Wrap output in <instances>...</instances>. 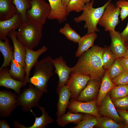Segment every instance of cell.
<instances>
[{
	"label": "cell",
	"mask_w": 128,
	"mask_h": 128,
	"mask_svg": "<svg viewBox=\"0 0 128 128\" xmlns=\"http://www.w3.org/2000/svg\"><path fill=\"white\" fill-rule=\"evenodd\" d=\"M103 48L94 46L79 57L75 65L71 68V73L89 76L91 79L101 81L105 72L103 68Z\"/></svg>",
	"instance_id": "1"
},
{
	"label": "cell",
	"mask_w": 128,
	"mask_h": 128,
	"mask_svg": "<svg viewBox=\"0 0 128 128\" xmlns=\"http://www.w3.org/2000/svg\"><path fill=\"white\" fill-rule=\"evenodd\" d=\"M43 25L30 20L23 23L16 31L17 39L27 48L33 50L41 39Z\"/></svg>",
	"instance_id": "2"
},
{
	"label": "cell",
	"mask_w": 128,
	"mask_h": 128,
	"mask_svg": "<svg viewBox=\"0 0 128 128\" xmlns=\"http://www.w3.org/2000/svg\"><path fill=\"white\" fill-rule=\"evenodd\" d=\"M53 59L48 56L38 61L34 66L33 75L29 78L28 82L44 92H48V82L53 74Z\"/></svg>",
	"instance_id": "3"
},
{
	"label": "cell",
	"mask_w": 128,
	"mask_h": 128,
	"mask_svg": "<svg viewBox=\"0 0 128 128\" xmlns=\"http://www.w3.org/2000/svg\"><path fill=\"white\" fill-rule=\"evenodd\" d=\"M112 0H109L101 7L94 8L93 7L94 0H92L86 4L82 13L80 16L74 18V21L77 23L85 21L84 27L87 29V34L99 32L97 27V25L107 5Z\"/></svg>",
	"instance_id": "4"
},
{
	"label": "cell",
	"mask_w": 128,
	"mask_h": 128,
	"mask_svg": "<svg viewBox=\"0 0 128 128\" xmlns=\"http://www.w3.org/2000/svg\"><path fill=\"white\" fill-rule=\"evenodd\" d=\"M44 93L30 84L27 88L25 89L22 93L18 95L17 105L21 107L23 111L28 112L33 107H38L39 101Z\"/></svg>",
	"instance_id": "5"
},
{
	"label": "cell",
	"mask_w": 128,
	"mask_h": 128,
	"mask_svg": "<svg viewBox=\"0 0 128 128\" xmlns=\"http://www.w3.org/2000/svg\"><path fill=\"white\" fill-rule=\"evenodd\" d=\"M51 11L49 4L44 0H31V7L26 12L28 20L45 24Z\"/></svg>",
	"instance_id": "6"
},
{
	"label": "cell",
	"mask_w": 128,
	"mask_h": 128,
	"mask_svg": "<svg viewBox=\"0 0 128 128\" xmlns=\"http://www.w3.org/2000/svg\"><path fill=\"white\" fill-rule=\"evenodd\" d=\"M120 9L110 2L107 5L98 24L104 27L105 32L115 30L119 23Z\"/></svg>",
	"instance_id": "7"
},
{
	"label": "cell",
	"mask_w": 128,
	"mask_h": 128,
	"mask_svg": "<svg viewBox=\"0 0 128 128\" xmlns=\"http://www.w3.org/2000/svg\"><path fill=\"white\" fill-rule=\"evenodd\" d=\"M91 79L89 76L78 73H71L66 85L71 93V98L76 100Z\"/></svg>",
	"instance_id": "8"
},
{
	"label": "cell",
	"mask_w": 128,
	"mask_h": 128,
	"mask_svg": "<svg viewBox=\"0 0 128 128\" xmlns=\"http://www.w3.org/2000/svg\"><path fill=\"white\" fill-rule=\"evenodd\" d=\"M67 108L74 113L88 114L98 118L101 116L96 105V99L87 102L81 101L71 99Z\"/></svg>",
	"instance_id": "9"
},
{
	"label": "cell",
	"mask_w": 128,
	"mask_h": 128,
	"mask_svg": "<svg viewBox=\"0 0 128 128\" xmlns=\"http://www.w3.org/2000/svg\"><path fill=\"white\" fill-rule=\"evenodd\" d=\"M17 96L14 93L4 90L0 91V114L2 117L10 115L17 106Z\"/></svg>",
	"instance_id": "10"
},
{
	"label": "cell",
	"mask_w": 128,
	"mask_h": 128,
	"mask_svg": "<svg viewBox=\"0 0 128 128\" xmlns=\"http://www.w3.org/2000/svg\"><path fill=\"white\" fill-rule=\"evenodd\" d=\"M55 72L59 78L57 87L63 86L67 83L71 73V68L67 65L63 58L60 56L53 59Z\"/></svg>",
	"instance_id": "11"
},
{
	"label": "cell",
	"mask_w": 128,
	"mask_h": 128,
	"mask_svg": "<svg viewBox=\"0 0 128 128\" xmlns=\"http://www.w3.org/2000/svg\"><path fill=\"white\" fill-rule=\"evenodd\" d=\"M26 47V50L25 59L26 75L23 86L28 82L30 71L38 61V58L48 50V48L45 46H42L36 51Z\"/></svg>",
	"instance_id": "12"
},
{
	"label": "cell",
	"mask_w": 128,
	"mask_h": 128,
	"mask_svg": "<svg viewBox=\"0 0 128 128\" xmlns=\"http://www.w3.org/2000/svg\"><path fill=\"white\" fill-rule=\"evenodd\" d=\"M23 23L21 14L17 13L11 18L0 21V39L4 40L11 31L18 28Z\"/></svg>",
	"instance_id": "13"
},
{
	"label": "cell",
	"mask_w": 128,
	"mask_h": 128,
	"mask_svg": "<svg viewBox=\"0 0 128 128\" xmlns=\"http://www.w3.org/2000/svg\"><path fill=\"white\" fill-rule=\"evenodd\" d=\"M51 11L47 19L57 20L59 23L66 21L69 14L66 7L63 3L62 0H48Z\"/></svg>",
	"instance_id": "14"
},
{
	"label": "cell",
	"mask_w": 128,
	"mask_h": 128,
	"mask_svg": "<svg viewBox=\"0 0 128 128\" xmlns=\"http://www.w3.org/2000/svg\"><path fill=\"white\" fill-rule=\"evenodd\" d=\"M101 82V81L91 79L76 100L81 101L87 102L96 99Z\"/></svg>",
	"instance_id": "15"
},
{
	"label": "cell",
	"mask_w": 128,
	"mask_h": 128,
	"mask_svg": "<svg viewBox=\"0 0 128 128\" xmlns=\"http://www.w3.org/2000/svg\"><path fill=\"white\" fill-rule=\"evenodd\" d=\"M98 107L99 113L103 116H108L118 123L123 122L110 97L109 92Z\"/></svg>",
	"instance_id": "16"
},
{
	"label": "cell",
	"mask_w": 128,
	"mask_h": 128,
	"mask_svg": "<svg viewBox=\"0 0 128 128\" xmlns=\"http://www.w3.org/2000/svg\"><path fill=\"white\" fill-rule=\"evenodd\" d=\"M111 42L110 48L117 58L123 57L127 49L125 41L123 38L119 31L115 30L109 31Z\"/></svg>",
	"instance_id": "17"
},
{
	"label": "cell",
	"mask_w": 128,
	"mask_h": 128,
	"mask_svg": "<svg viewBox=\"0 0 128 128\" xmlns=\"http://www.w3.org/2000/svg\"><path fill=\"white\" fill-rule=\"evenodd\" d=\"M9 70L6 67L0 71V86L13 90L19 95L24 83L13 78L10 74Z\"/></svg>",
	"instance_id": "18"
},
{
	"label": "cell",
	"mask_w": 128,
	"mask_h": 128,
	"mask_svg": "<svg viewBox=\"0 0 128 128\" xmlns=\"http://www.w3.org/2000/svg\"><path fill=\"white\" fill-rule=\"evenodd\" d=\"M15 30H12L8 36L11 40L14 51V59L19 63L25 69V59L26 50L25 46L17 39L16 35Z\"/></svg>",
	"instance_id": "19"
},
{
	"label": "cell",
	"mask_w": 128,
	"mask_h": 128,
	"mask_svg": "<svg viewBox=\"0 0 128 128\" xmlns=\"http://www.w3.org/2000/svg\"><path fill=\"white\" fill-rule=\"evenodd\" d=\"M38 107L42 113L39 117H37L32 109L30 111L35 117V121L32 125L27 127L21 124L18 121H14V127L18 128H45L47 124L53 123V119L49 115L45 108L39 105Z\"/></svg>",
	"instance_id": "20"
},
{
	"label": "cell",
	"mask_w": 128,
	"mask_h": 128,
	"mask_svg": "<svg viewBox=\"0 0 128 128\" xmlns=\"http://www.w3.org/2000/svg\"><path fill=\"white\" fill-rule=\"evenodd\" d=\"M59 98L57 104V116L58 118L65 114L69 102L71 93L65 85L57 87Z\"/></svg>",
	"instance_id": "21"
},
{
	"label": "cell",
	"mask_w": 128,
	"mask_h": 128,
	"mask_svg": "<svg viewBox=\"0 0 128 128\" xmlns=\"http://www.w3.org/2000/svg\"><path fill=\"white\" fill-rule=\"evenodd\" d=\"M109 69H106L101 80L99 93L96 98V105L98 107L105 96L110 91L116 86L112 81L109 74Z\"/></svg>",
	"instance_id": "22"
},
{
	"label": "cell",
	"mask_w": 128,
	"mask_h": 128,
	"mask_svg": "<svg viewBox=\"0 0 128 128\" xmlns=\"http://www.w3.org/2000/svg\"><path fill=\"white\" fill-rule=\"evenodd\" d=\"M97 37L96 32L87 34L83 36L79 41L78 49L75 53V56L79 57L90 48L93 46L94 42Z\"/></svg>",
	"instance_id": "23"
},
{
	"label": "cell",
	"mask_w": 128,
	"mask_h": 128,
	"mask_svg": "<svg viewBox=\"0 0 128 128\" xmlns=\"http://www.w3.org/2000/svg\"><path fill=\"white\" fill-rule=\"evenodd\" d=\"M0 39V51L4 57V61L0 68V71L7 67L14 59V51L7 37L3 41Z\"/></svg>",
	"instance_id": "24"
},
{
	"label": "cell",
	"mask_w": 128,
	"mask_h": 128,
	"mask_svg": "<svg viewBox=\"0 0 128 128\" xmlns=\"http://www.w3.org/2000/svg\"><path fill=\"white\" fill-rule=\"evenodd\" d=\"M13 0H0V21L9 19L17 12Z\"/></svg>",
	"instance_id": "25"
},
{
	"label": "cell",
	"mask_w": 128,
	"mask_h": 128,
	"mask_svg": "<svg viewBox=\"0 0 128 128\" xmlns=\"http://www.w3.org/2000/svg\"><path fill=\"white\" fill-rule=\"evenodd\" d=\"M84 114L82 113H74L69 111L58 118L56 122L58 125L64 127L70 123H78L82 119Z\"/></svg>",
	"instance_id": "26"
},
{
	"label": "cell",
	"mask_w": 128,
	"mask_h": 128,
	"mask_svg": "<svg viewBox=\"0 0 128 128\" xmlns=\"http://www.w3.org/2000/svg\"><path fill=\"white\" fill-rule=\"evenodd\" d=\"M9 72L13 78L24 83L26 75L25 69L14 59L11 62Z\"/></svg>",
	"instance_id": "27"
},
{
	"label": "cell",
	"mask_w": 128,
	"mask_h": 128,
	"mask_svg": "<svg viewBox=\"0 0 128 128\" xmlns=\"http://www.w3.org/2000/svg\"><path fill=\"white\" fill-rule=\"evenodd\" d=\"M95 127L100 128H126L124 123H118L108 116L98 118Z\"/></svg>",
	"instance_id": "28"
},
{
	"label": "cell",
	"mask_w": 128,
	"mask_h": 128,
	"mask_svg": "<svg viewBox=\"0 0 128 128\" xmlns=\"http://www.w3.org/2000/svg\"><path fill=\"white\" fill-rule=\"evenodd\" d=\"M31 0H13V3L16 7L17 13L21 15L23 23L28 21L26 12L31 7Z\"/></svg>",
	"instance_id": "29"
},
{
	"label": "cell",
	"mask_w": 128,
	"mask_h": 128,
	"mask_svg": "<svg viewBox=\"0 0 128 128\" xmlns=\"http://www.w3.org/2000/svg\"><path fill=\"white\" fill-rule=\"evenodd\" d=\"M117 58L111 50L110 46L105 47L102 58L103 68L105 69H109Z\"/></svg>",
	"instance_id": "30"
},
{
	"label": "cell",
	"mask_w": 128,
	"mask_h": 128,
	"mask_svg": "<svg viewBox=\"0 0 128 128\" xmlns=\"http://www.w3.org/2000/svg\"><path fill=\"white\" fill-rule=\"evenodd\" d=\"M59 32L64 35L67 39L75 43H78L81 37L68 23H66L63 27L60 29Z\"/></svg>",
	"instance_id": "31"
},
{
	"label": "cell",
	"mask_w": 128,
	"mask_h": 128,
	"mask_svg": "<svg viewBox=\"0 0 128 128\" xmlns=\"http://www.w3.org/2000/svg\"><path fill=\"white\" fill-rule=\"evenodd\" d=\"M98 117L91 114H84L82 120L74 126V128H92L96 125Z\"/></svg>",
	"instance_id": "32"
},
{
	"label": "cell",
	"mask_w": 128,
	"mask_h": 128,
	"mask_svg": "<svg viewBox=\"0 0 128 128\" xmlns=\"http://www.w3.org/2000/svg\"><path fill=\"white\" fill-rule=\"evenodd\" d=\"M112 101L128 95V84L116 86L109 92Z\"/></svg>",
	"instance_id": "33"
},
{
	"label": "cell",
	"mask_w": 128,
	"mask_h": 128,
	"mask_svg": "<svg viewBox=\"0 0 128 128\" xmlns=\"http://www.w3.org/2000/svg\"><path fill=\"white\" fill-rule=\"evenodd\" d=\"M84 0H70L66 6L68 13L75 11L79 12L83 10L85 5Z\"/></svg>",
	"instance_id": "34"
},
{
	"label": "cell",
	"mask_w": 128,
	"mask_h": 128,
	"mask_svg": "<svg viewBox=\"0 0 128 128\" xmlns=\"http://www.w3.org/2000/svg\"><path fill=\"white\" fill-rule=\"evenodd\" d=\"M109 69V74L112 80L119 76L124 71L119 58L116 59Z\"/></svg>",
	"instance_id": "35"
},
{
	"label": "cell",
	"mask_w": 128,
	"mask_h": 128,
	"mask_svg": "<svg viewBox=\"0 0 128 128\" xmlns=\"http://www.w3.org/2000/svg\"><path fill=\"white\" fill-rule=\"evenodd\" d=\"M115 5L120 9V18L122 22L128 16V1L119 0Z\"/></svg>",
	"instance_id": "36"
},
{
	"label": "cell",
	"mask_w": 128,
	"mask_h": 128,
	"mask_svg": "<svg viewBox=\"0 0 128 128\" xmlns=\"http://www.w3.org/2000/svg\"><path fill=\"white\" fill-rule=\"evenodd\" d=\"M112 101L115 108L117 109L128 111V95L112 100Z\"/></svg>",
	"instance_id": "37"
},
{
	"label": "cell",
	"mask_w": 128,
	"mask_h": 128,
	"mask_svg": "<svg viewBox=\"0 0 128 128\" xmlns=\"http://www.w3.org/2000/svg\"><path fill=\"white\" fill-rule=\"evenodd\" d=\"M112 80L116 86L128 84V72L124 71Z\"/></svg>",
	"instance_id": "38"
},
{
	"label": "cell",
	"mask_w": 128,
	"mask_h": 128,
	"mask_svg": "<svg viewBox=\"0 0 128 128\" xmlns=\"http://www.w3.org/2000/svg\"><path fill=\"white\" fill-rule=\"evenodd\" d=\"M117 111L123 122L126 125V128H128V111L117 109Z\"/></svg>",
	"instance_id": "39"
},
{
	"label": "cell",
	"mask_w": 128,
	"mask_h": 128,
	"mask_svg": "<svg viewBox=\"0 0 128 128\" xmlns=\"http://www.w3.org/2000/svg\"><path fill=\"white\" fill-rule=\"evenodd\" d=\"M119 58L124 71L128 72V58L123 57Z\"/></svg>",
	"instance_id": "40"
},
{
	"label": "cell",
	"mask_w": 128,
	"mask_h": 128,
	"mask_svg": "<svg viewBox=\"0 0 128 128\" xmlns=\"http://www.w3.org/2000/svg\"><path fill=\"white\" fill-rule=\"evenodd\" d=\"M120 34L125 42L128 41V22L125 28Z\"/></svg>",
	"instance_id": "41"
},
{
	"label": "cell",
	"mask_w": 128,
	"mask_h": 128,
	"mask_svg": "<svg viewBox=\"0 0 128 128\" xmlns=\"http://www.w3.org/2000/svg\"><path fill=\"white\" fill-rule=\"evenodd\" d=\"M10 127L9 123L6 120L3 119L0 120V128H9Z\"/></svg>",
	"instance_id": "42"
},
{
	"label": "cell",
	"mask_w": 128,
	"mask_h": 128,
	"mask_svg": "<svg viewBox=\"0 0 128 128\" xmlns=\"http://www.w3.org/2000/svg\"><path fill=\"white\" fill-rule=\"evenodd\" d=\"M70 0H62L63 4L66 6L68 4Z\"/></svg>",
	"instance_id": "43"
},
{
	"label": "cell",
	"mask_w": 128,
	"mask_h": 128,
	"mask_svg": "<svg viewBox=\"0 0 128 128\" xmlns=\"http://www.w3.org/2000/svg\"><path fill=\"white\" fill-rule=\"evenodd\" d=\"M123 57L128 58V48H127L125 53Z\"/></svg>",
	"instance_id": "44"
},
{
	"label": "cell",
	"mask_w": 128,
	"mask_h": 128,
	"mask_svg": "<svg viewBox=\"0 0 128 128\" xmlns=\"http://www.w3.org/2000/svg\"><path fill=\"white\" fill-rule=\"evenodd\" d=\"M91 0H84L85 4L89 2Z\"/></svg>",
	"instance_id": "45"
},
{
	"label": "cell",
	"mask_w": 128,
	"mask_h": 128,
	"mask_svg": "<svg viewBox=\"0 0 128 128\" xmlns=\"http://www.w3.org/2000/svg\"><path fill=\"white\" fill-rule=\"evenodd\" d=\"M125 45L127 48H128V41L125 42Z\"/></svg>",
	"instance_id": "46"
},
{
	"label": "cell",
	"mask_w": 128,
	"mask_h": 128,
	"mask_svg": "<svg viewBox=\"0 0 128 128\" xmlns=\"http://www.w3.org/2000/svg\"></svg>",
	"instance_id": "47"
}]
</instances>
